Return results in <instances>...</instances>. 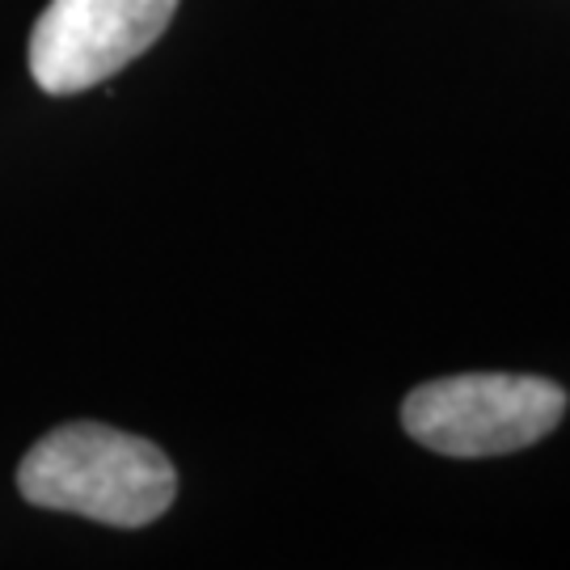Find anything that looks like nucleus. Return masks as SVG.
Instances as JSON below:
<instances>
[{"mask_svg": "<svg viewBox=\"0 0 570 570\" xmlns=\"http://www.w3.org/2000/svg\"><path fill=\"white\" fill-rule=\"evenodd\" d=\"M18 490L35 508L72 511L110 529H144L169 511L178 473L144 435L68 423L21 456Z\"/></svg>", "mask_w": 570, "mask_h": 570, "instance_id": "1", "label": "nucleus"}, {"mask_svg": "<svg viewBox=\"0 0 570 570\" xmlns=\"http://www.w3.org/2000/svg\"><path fill=\"white\" fill-rule=\"evenodd\" d=\"M567 389L520 372H465L428 381L402 402V428L414 444L478 461L532 449L558 431Z\"/></svg>", "mask_w": 570, "mask_h": 570, "instance_id": "2", "label": "nucleus"}, {"mask_svg": "<svg viewBox=\"0 0 570 570\" xmlns=\"http://www.w3.org/2000/svg\"><path fill=\"white\" fill-rule=\"evenodd\" d=\"M178 0H51L30 30V77L68 98L110 81L169 30Z\"/></svg>", "mask_w": 570, "mask_h": 570, "instance_id": "3", "label": "nucleus"}]
</instances>
